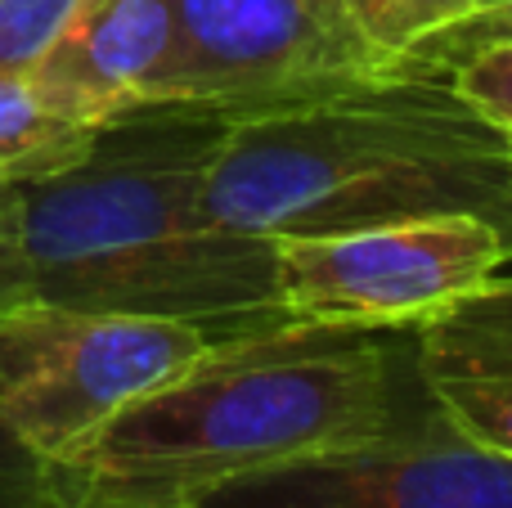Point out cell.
Listing matches in <instances>:
<instances>
[{"instance_id":"6da1fadb","label":"cell","mask_w":512,"mask_h":508,"mask_svg":"<svg viewBox=\"0 0 512 508\" xmlns=\"http://www.w3.org/2000/svg\"><path fill=\"white\" fill-rule=\"evenodd\" d=\"M432 410L414 324L283 320L207 342L59 468L72 495L189 504L261 468L378 441Z\"/></svg>"},{"instance_id":"9a60e30c","label":"cell","mask_w":512,"mask_h":508,"mask_svg":"<svg viewBox=\"0 0 512 508\" xmlns=\"http://www.w3.org/2000/svg\"><path fill=\"white\" fill-rule=\"evenodd\" d=\"M32 302V270L23 243V198L14 180H0V311Z\"/></svg>"},{"instance_id":"277c9868","label":"cell","mask_w":512,"mask_h":508,"mask_svg":"<svg viewBox=\"0 0 512 508\" xmlns=\"http://www.w3.org/2000/svg\"><path fill=\"white\" fill-rule=\"evenodd\" d=\"M396 59L333 0H171V50L149 108L256 122L382 77Z\"/></svg>"},{"instance_id":"ba28073f","label":"cell","mask_w":512,"mask_h":508,"mask_svg":"<svg viewBox=\"0 0 512 508\" xmlns=\"http://www.w3.org/2000/svg\"><path fill=\"white\" fill-rule=\"evenodd\" d=\"M167 50L171 0H86L27 81L63 117L108 126L149 108Z\"/></svg>"},{"instance_id":"5bb4252c","label":"cell","mask_w":512,"mask_h":508,"mask_svg":"<svg viewBox=\"0 0 512 508\" xmlns=\"http://www.w3.org/2000/svg\"><path fill=\"white\" fill-rule=\"evenodd\" d=\"M454 86L512 135V41L486 45L454 68Z\"/></svg>"},{"instance_id":"5b68a950","label":"cell","mask_w":512,"mask_h":508,"mask_svg":"<svg viewBox=\"0 0 512 508\" xmlns=\"http://www.w3.org/2000/svg\"><path fill=\"white\" fill-rule=\"evenodd\" d=\"M207 333L176 320L23 302L0 311V419L36 450L63 459L117 410L176 378Z\"/></svg>"},{"instance_id":"8fae6325","label":"cell","mask_w":512,"mask_h":508,"mask_svg":"<svg viewBox=\"0 0 512 508\" xmlns=\"http://www.w3.org/2000/svg\"><path fill=\"white\" fill-rule=\"evenodd\" d=\"M504 41H512V0H481L468 14L450 18V23H436V27H427V32H418L414 41H405L400 45V59L454 72L477 50L504 45Z\"/></svg>"},{"instance_id":"7c38bea8","label":"cell","mask_w":512,"mask_h":508,"mask_svg":"<svg viewBox=\"0 0 512 508\" xmlns=\"http://www.w3.org/2000/svg\"><path fill=\"white\" fill-rule=\"evenodd\" d=\"M86 0H0V77H27Z\"/></svg>"},{"instance_id":"e0dca14e","label":"cell","mask_w":512,"mask_h":508,"mask_svg":"<svg viewBox=\"0 0 512 508\" xmlns=\"http://www.w3.org/2000/svg\"><path fill=\"white\" fill-rule=\"evenodd\" d=\"M481 0H405V9H400L396 18V54L405 41H414L418 32H427V27L436 23H450V18L468 14V9H477Z\"/></svg>"},{"instance_id":"3957f363","label":"cell","mask_w":512,"mask_h":508,"mask_svg":"<svg viewBox=\"0 0 512 508\" xmlns=\"http://www.w3.org/2000/svg\"><path fill=\"white\" fill-rule=\"evenodd\" d=\"M203 207L261 239L477 216L512 252V135L454 72L396 59L310 108L234 122L212 153Z\"/></svg>"},{"instance_id":"30bf717a","label":"cell","mask_w":512,"mask_h":508,"mask_svg":"<svg viewBox=\"0 0 512 508\" xmlns=\"http://www.w3.org/2000/svg\"><path fill=\"white\" fill-rule=\"evenodd\" d=\"M99 126L72 122L27 77H0V180H36L77 162Z\"/></svg>"},{"instance_id":"ac0fdd59","label":"cell","mask_w":512,"mask_h":508,"mask_svg":"<svg viewBox=\"0 0 512 508\" xmlns=\"http://www.w3.org/2000/svg\"><path fill=\"white\" fill-rule=\"evenodd\" d=\"M63 508H194V504H140V500H104V495H72Z\"/></svg>"},{"instance_id":"7a4b0ae2","label":"cell","mask_w":512,"mask_h":508,"mask_svg":"<svg viewBox=\"0 0 512 508\" xmlns=\"http://www.w3.org/2000/svg\"><path fill=\"white\" fill-rule=\"evenodd\" d=\"M230 122L135 108L99 126L77 162L18 185L32 302L176 320L207 338L292 320L279 243L225 230L203 185Z\"/></svg>"},{"instance_id":"52a82bcc","label":"cell","mask_w":512,"mask_h":508,"mask_svg":"<svg viewBox=\"0 0 512 508\" xmlns=\"http://www.w3.org/2000/svg\"><path fill=\"white\" fill-rule=\"evenodd\" d=\"M194 508H512V459L463 437L436 405L351 450L292 459L194 495Z\"/></svg>"},{"instance_id":"9c48e42d","label":"cell","mask_w":512,"mask_h":508,"mask_svg":"<svg viewBox=\"0 0 512 508\" xmlns=\"http://www.w3.org/2000/svg\"><path fill=\"white\" fill-rule=\"evenodd\" d=\"M418 369L441 414L477 446L512 459V275L414 324Z\"/></svg>"},{"instance_id":"8992f818","label":"cell","mask_w":512,"mask_h":508,"mask_svg":"<svg viewBox=\"0 0 512 508\" xmlns=\"http://www.w3.org/2000/svg\"><path fill=\"white\" fill-rule=\"evenodd\" d=\"M274 243L288 315L324 324H418L512 261L504 234L477 216Z\"/></svg>"},{"instance_id":"4fadbf2b","label":"cell","mask_w":512,"mask_h":508,"mask_svg":"<svg viewBox=\"0 0 512 508\" xmlns=\"http://www.w3.org/2000/svg\"><path fill=\"white\" fill-rule=\"evenodd\" d=\"M72 482L54 459L36 455L5 419H0V508H63Z\"/></svg>"},{"instance_id":"2e32d148","label":"cell","mask_w":512,"mask_h":508,"mask_svg":"<svg viewBox=\"0 0 512 508\" xmlns=\"http://www.w3.org/2000/svg\"><path fill=\"white\" fill-rule=\"evenodd\" d=\"M333 5L342 9L373 45L396 54V18H400V9H405V0H333Z\"/></svg>"}]
</instances>
